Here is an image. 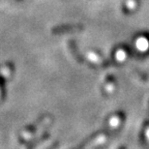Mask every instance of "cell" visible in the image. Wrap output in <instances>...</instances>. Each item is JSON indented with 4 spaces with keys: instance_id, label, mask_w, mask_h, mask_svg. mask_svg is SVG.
I'll return each instance as SVG.
<instances>
[{
    "instance_id": "6da1fadb",
    "label": "cell",
    "mask_w": 149,
    "mask_h": 149,
    "mask_svg": "<svg viewBox=\"0 0 149 149\" xmlns=\"http://www.w3.org/2000/svg\"><path fill=\"white\" fill-rule=\"evenodd\" d=\"M147 136H148V139H149V128L147 129Z\"/></svg>"
}]
</instances>
